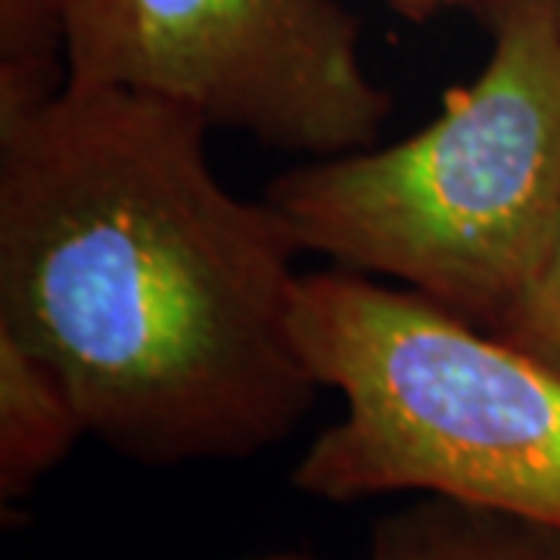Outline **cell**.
I'll list each match as a JSON object with an SVG mask.
<instances>
[{
    "label": "cell",
    "mask_w": 560,
    "mask_h": 560,
    "mask_svg": "<svg viewBox=\"0 0 560 560\" xmlns=\"http://www.w3.org/2000/svg\"><path fill=\"white\" fill-rule=\"evenodd\" d=\"M293 340L346 415L293 470L327 501L423 492L560 529V374L420 293L300 275Z\"/></svg>",
    "instance_id": "3"
},
{
    "label": "cell",
    "mask_w": 560,
    "mask_h": 560,
    "mask_svg": "<svg viewBox=\"0 0 560 560\" xmlns=\"http://www.w3.org/2000/svg\"><path fill=\"white\" fill-rule=\"evenodd\" d=\"M405 13L411 16H427L433 10H442V7H452V3H464V0H396Z\"/></svg>",
    "instance_id": "9"
},
{
    "label": "cell",
    "mask_w": 560,
    "mask_h": 560,
    "mask_svg": "<svg viewBox=\"0 0 560 560\" xmlns=\"http://www.w3.org/2000/svg\"><path fill=\"white\" fill-rule=\"evenodd\" d=\"M489 330L560 374V221L529 280Z\"/></svg>",
    "instance_id": "8"
},
{
    "label": "cell",
    "mask_w": 560,
    "mask_h": 560,
    "mask_svg": "<svg viewBox=\"0 0 560 560\" xmlns=\"http://www.w3.org/2000/svg\"><path fill=\"white\" fill-rule=\"evenodd\" d=\"M206 131L125 88L0 97V330L156 467L271 448L320 389L290 324L300 246L215 178Z\"/></svg>",
    "instance_id": "1"
},
{
    "label": "cell",
    "mask_w": 560,
    "mask_h": 560,
    "mask_svg": "<svg viewBox=\"0 0 560 560\" xmlns=\"http://www.w3.org/2000/svg\"><path fill=\"white\" fill-rule=\"evenodd\" d=\"M256 560H315L312 555H300V551H278V555H265Z\"/></svg>",
    "instance_id": "10"
},
{
    "label": "cell",
    "mask_w": 560,
    "mask_h": 560,
    "mask_svg": "<svg viewBox=\"0 0 560 560\" xmlns=\"http://www.w3.org/2000/svg\"><path fill=\"white\" fill-rule=\"evenodd\" d=\"M88 433L60 374L0 330V499H25Z\"/></svg>",
    "instance_id": "5"
},
{
    "label": "cell",
    "mask_w": 560,
    "mask_h": 560,
    "mask_svg": "<svg viewBox=\"0 0 560 560\" xmlns=\"http://www.w3.org/2000/svg\"><path fill=\"white\" fill-rule=\"evenodd\" d=\"M368 560H560V529L474 501L423 495L377 521Z\"/></svg>",
    "instance_id": "6"
},
{
    "label": "cell",
    "mask_w": 560,
    "mask_h": 560,
    "mask_svg": "<svg viewBox=\"0 0 560 560\" xmlns=\"http://www.w3.org/2000/svg\"><path fill=\"white\" fill-rule=\"evenodd\" d=\"M62 79L125 88L312 160L374 147L393 97L342 0H60Z\"/></svg>",
    "instance_id": "4"
},
{
    "label": "cell",
    "mask_w": 560,
    "mask_h": 560,
    "mask_svg": "<svg viewBox=\"0 0 560 560\" xmlns=\"http://www.w3.org/2000/svg\"><path fill=\"white\" fill-rule=\"evenodd\" d=\"M492 54L440 119L320 156L265 202L300 253L405 280L477 327L521 293L560 221V0H486Z\"/></svg>",
    "instance_id": "2"
},
{
    "label": "cell",
    "mask_w": 560,
    "mask_h": 560,
    "mask_svg": "<svg viewBox=\"0 0 560 560\" xmlns=\"http://www.w3.org/2000/svg\"><path fill=\"white\" fill-rule=\"evenodd\" d=\"M60 0H0V97L57 88Z\"/></svg>",
    "instance_id": "7"
}]
</instances>
